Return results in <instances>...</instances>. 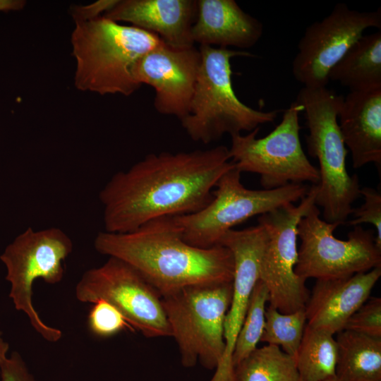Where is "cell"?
Here are the masks:
<instances>
[{"instance_id":"6da1fadb","label":"cell","mask_w":381,"mask_h":381,"mask_svg":"<svg viewBox=\"0 0 381 381\" xmlns=\"http://www.w3.org/2000/svg\"><path fill=\"white\" fill-rule=\"evenodd\" d=\"M234 167L229 148L151 153L114 174L99 193L104 231L126 233L163 217L205 207L219 178Z\"/></svg>"},{"instance_id":"7a4b0ae2","label":"cell","mask_w":381,"mask_h":381,"mask_svg":"<svg viewBox=\"0 0 381 381\" xmlns=\"http://www.w3.org/2000/svg\"><path fill=\"white\" fill-rule=\"evenodd\" d=\"M96 250L136 270L162 296L185 286L233 281L231 252L218 244L193 246L183 238L174 217L152 219L126 233L100 231Z\"/></svg>"},{"instance_id":"3957f363","label":"cell","mask_w":381,"mask_h":381,"mask_svg":"<svg viewBox=\"0 0 381 381\" xmlns=\"http://www.w3.org/2000/svg\"><path fill=\"white\" fill-rule=\"evenodd\" d=\"M162 42L155 33L104 16L75 21L71 36L75 87L101 95H131L142 86L134 76L137 63Z\"/></svg>"},{"instance_id":"277c9868","label":"cell","mask_w":381,"mask_h":381,"mask_svg":"<svg viewBox=\"0 0 381 381\" xmlns=\"http://www.w3.org/2000/svg\"><path fill=\"white\" fill-rule=\"evenodd\" d=\"M343 99L327 87H303L295 101L302 106L306 120L308 152L319 162L315 204L322 208L325 221L340 224L352 214L361 190L357 175L350 176L346 170L348 151L338 122Z\"/></svg>"},{"instance_id":"5b68a950","label":"cell","mask_w":381,"mask_h":381,"mask_svg":"<svg viewBox=\"0 0 381 381\" xmlns=\"http://www.w3.org/2000/svg\"><path fill=\"white\" fill-rule=\"evenodd\" d=\"M201 61L188 114L181 121L194 141L207 144L273 122L281 111H262L243 103L232 85L231 59L245 51L201 45Z\"/></svg>"},{"instance_id":"8992f818","label":"cell","mask_w":381,"mask_h":381,"mask_svg":"<svg viewBox=\"0 0 381 381\" xmlns=\"http://www.w3.org/2000/svg\"><path fill=\"white\" fill-rule=\"evenodd\" d=\"M232 294V282L185 286L161 296L171 336L185 367L198 361L217 369L225 352L224 322Z\"/></svg>"},{"instance_id":"52a82bcc","label":"cell","mask_w":381,"mask_h":381,"mask_svg":"<svg viewBox=\"0 0 381 381\" xmlns=\"http://www.w3.org/2000/svg\"><path fill=\"white\" fill-rule=\"evenodd\" d=\"M241 174L234 165L219 178L205 207L193 214L174 216L187 243L202 248L218 245L234 226L301 200L310 188L303 183H290L274 189H248L241 183Z\"/></svg>"},{"instance_id":"ba28073f","label":"cell","mask_w":381,"mask_h":381,"mask_svg":"<svg viewBox=\"0 0 381 381\" xmlns=\"http://www.w3.org/2000/svg\"><path fill=\"white\" fill-rule=\"evenodd\" d=\"M73 247L71 238L59 228L35 230L29 227L0 256L6 267V279L11 284L9 297L15 308L23 312L33 329L49 342L58 341L62 332L47 325L40 317L32 302L33 283L37 279L49 284L61 282L64 262Z\"/></svg>"},{"instance_id":"9c48e42d","label":"cell","mask_w":381,"mask_h":381,"mask_svg":"<svg viewBox=\"0 0 381 381\" xmlns=\"http://www.w3.org/2000/svg\"><path fill=\"white\" fill-rule=\"evenodd\" d=\"M303 110L296 102L283 114L281 122L266 136L257 138L260 127L248 134L231 135V160L241 172L258 174L265 189L290 183L318 184V169L306 157L301 145L298 116Z\"/></svg>"},{"instance_id":"30bf717a","label":"cell","mask_w":381,"mask_h":381,"mask_svg":"<svg viewBox=\"0 0 381 381\" xmlns=\"http://www.w3.org/2000/svg\"><path fill=\"white\" fill-rule=\"evenodd\" d=\"M320 214L314 204L298 224L296 275L305 280L337 279L381 267L374 230L355 226L347 240H340L333 234L340 224L327 222Z\"/></svg>"},{"instance_id":"8fae6325","label":"cell","mask_w":381,"mask_h":381,"mask_svg":"<svg viewBox=\"0 0 381 381\" xmlns=\"http://www.w3.org/2000/svg\"><path fill=\"white\" fill-rule=\"evenodd\" d=\"M317 194L312 185L298 205L292 203L260 215L265 241L260 265V280L269 294V306L282 313L305 308L309 291L305 279L296 274L298 259L297 226L308 212Z\"/></svg>"},{"instance_id":"7c38bea8","label":"cell","mask_w":381,"mask_h":381,"mask_svg":"<svg viewBox=\"0 0 381 381\" xmlns=\"http://www.w3.org/2000/svg\"><path fill=\"white\" fill-rule=\"evenodd\" d=\"M75 293L82 303L108 301L147 338L171 336L159 294L136 270L118 258L109 257L101 266L85 271Z\"/></svg>"},{"instance_id":"4fadbf2b","label":"cell","mask_w":381,"mask_h":381,"mask_svg":"<svg viewBox=\"0 0 381 381\" xmlns=\"http://www.w3.org/2000/svg\"><path fill=\"white\" fill-rule=\"evenodd\" d=\"M369 28H381V9L361 12L338 3L330 13L308 25L292 62L294 78L304 87H327L329 73Z\"/></svg>"},{"instance_id":"5bb4252c","label":"cell","mask_w":381,"mask_h":381,"mask_svg":"<svg viewBox=\"0 0 381 381\" xmlns=\"http://www.w3.org/2000/svg\"><path fill=\"white\" fill-rule=\"evenodd\" d=\"M201 56L194 46L174 48L164 42L147 52L134 69L136 81L155 90L154 107L181 121L189 113Z\"/></svg>"},{"instance_id":"9a60e30c","label":"cell","mask_w":381,"mask_h":381,"mask_svg":"<svg viewBox=\"0 0 381 381\" xmlns=\"http://www.w3.org/2000/svg\"><path fill=\"white\" fill-rule=\"evenodd\" d=\"M265 241L263 228L258 224L241 230L230 229L220 238L230 250L234 262L232 294L224 322L225 352L211 381H232L231 355L249 300L260 279V265Z\"/></svg>"},{"instance_id":"2e32d148","label":"cell","mask_w":381,"mask_h":381,"mask_svg":"<svg viewBox=\"0 0 381 381\" xmlns=\"http://www.w3.org/2000/svg\"><path fill=\"white\" fill-rule=\"evenodd\" d=\"M197 10V0H118L104 16L155 33L169 47L187 48L194 46Z\"/></svg>"},{"instance_id":"e0dca14e","label":"cell","mask_w":381,"mask_h":381,"mask_svg":"<svg viewBox=\"0 0 381 381\" xmlns=\"http://www.w3.org/2000/svg\"><path fill=\"white\" fill-rule=\"evenodd\" d=\"M381 267L352 276L318 279L305 306L307 325L334 334L369 298Z\"/></svg>"},{"instance_id":"ac0fdd59","label":"cell","mask_w":381,"mask_h":381,"mask_svg":"<svg viewBox=\"0 0 381 381\" xmlns=\"http://www.w3.org/2000/svg\"><path fill=\"white\" fill-rule=\"evenodd\" d=\"M338 119L354 169L369 163L381 167V89L350 92L344 97Z\"/></svg>"},{"instance_id":"d6986e66","label":"cell","mask_w":381,"mask_h":381,"mask_svg":"<svg viewBox=\"0 0 381 381\" xmlns=\"http://www.w3.org/2000/svg\"><path fill=\"white\" fill-rule=\"evenodd\" d=\"M192 28L193 42L201 45L248 49L260 39L263 26L234 0H197Z\"/></svg>"},{"instance_id":"ffe728a7","label":"cell","mask_w":381,"mask_h":381,"mask_svg":"<svg viewBox=\"0 0 381 381\" xmlns=\"http://www.w3.org/2000/svg\"><path fill=\"white\" fill-rule=\"evenodd\" d=\"M350 92L381 89V32L363 35L346 52L329 73Z\"/></svg>"},{"instance_id":"44dd1931","label":"cell","mask_w":381,"mask_h":381,"mask_svg":"<svg viewBox=\"0 0 381 381\" xmlns=\"http://www.w3.org/2000/svg\"><path fill=\"white\" fill-rule=\"evenodd\" d=\"M335 339L338 381H381V338L343 329Z\"/></svg>"},{"instance_id":"7402d4cb","label":"cell","mask_w":381,"mask_h":381,"mask_svg":"<svg viewBox=\"0 0 381 381\" xmlns=\"http://www.w3.org/2000/svg\"><path fill=\"white\" fill-rule=\"evenodd\" d=\"M337 359L334 334L306 325L295 358L298 381H324L335 377Z\"/></svg>"},{"instance_id":"603a6c76","label":"cell","mask_w":381,"mask_h":381,"mask_svg":"<svg viewBox=\"0 0 381 381\" xmlns=\"http://www.w3.org/2000/svg\"><path fill=\"white\" fill-rule=\"evenodd\" d=\"M232 381H298V375L294 358L266 344L234 367Z\"/></svg>"},{"instance_id":"cb8c5ba5","label":"cell","mask_w":381,"mask_h":381,"mask_svg":"<svg viewBox=\"0 0 381 381\" xmlns=\"http://www.w3.org/2000/svg\"><path fill=\"white\" fill-rule=\"evenodd\" d=\"M307 325L305 308L282 313L268 306L260 341L279 346L295 359Z\"/></svg>"},{"instance_id":"d4e9b609","label":"cell","mask_w":381,"mask_h":381,"mask_svg":"<svg viewBox=\"0 0 381 381\" xmlns=\"http://www.w3.org/2000/svg\"><path fill=\"white\" fill-rule=\"evenodd\" d=\"M268 300V291L259 279L252 291L243 321L235 341L231 355L233 368L251 353L260 341Z\"/></svg>"},{"instance_id":"484cf974","label":"cell","mask_w":381,"mask_h":381,"mask_svg":"<svg viewBox=\"0 0 381 381\" xmlns=\"http://www.w3.org/2000/svg\"><path fill=\"white\" fill-rule=\"evenodd\" d=\"M87 318L90 331L96 337L107 338L127 328L133 329L121 312L104 300L93 303Z\"/></svg>"},{"instance_id":"4316f807","label":"cell","mask_w":381,"mask_h":381,"mask_svg":"<svg viewBox=\"0 0 381 381\" xmlns=\"http://www.w3.org/2000/svg\"><path fill=\"white\" fill-rule=\"evenodd\" d=\"M344 329L381 338V298H369L349 318Z\"/></svg>"},{"instance_id":"83f0119b","label":"cell","mask_w":381,"mask_h":381,"mask_svg":"<svg viewBox=\"0 0 381 381\" xmlns=\"http://www.w3.org/2000/svg\"><path fill=\"white\" fill-rule=\"evenodd\" d=\"M360 195L364 197V203L353 209V219L348 224L353 226L363 223L373 224L376 229V245L381 249V194L374 188L364 187L361 188Z\"/></svg>"},{"instance_id":"f1b7e54d","label":"cell","mask_w":381,"mask_h":381,"mask_svg":"<svg viewBox=\"0 0 381 381\" xmlns=\"http://www.w3.org/2000/svg\"><path fill=\"white\" fill-rule=\"evenodd\" d=\"M1 381H37L21 355L13 351L0 365Z\"/></svg>"},{"instance_id":"f546056e","label":"cell","mask_w":381,"mask_h":381,"mask_svg":"<svg viewBox=\"0 0 381 381\" xmlns=\"http://www.w3.org/2000/svg\"><path fill=\"white\" fill-rule=\"evenodd\" d=\"M118 0H101L88 6H74L71 8V16L75 21L87 20L100 16L110 10Z\"/></svg>"},{"instance_id":"4dcf8cb0","label":"cell","mask_w":381,"mask_h":381,"mask_svg":"<svg viewBox=\"0 0 381 381\" xmlns=\"http://www.w3.org/2000/svg\"><path fill=\"white\" fill-rule=\"evenodd\" d=\"M25 5L23 0H0V11H19Z\"/></svg>"},{"instance_id":"1f68e13d","label":"cell","mask_w":381,"mask_h":381,"mask_svg":"<svg viewBox=\"0 0 381 381\" xmlns=\"http://www.w3.org/2000/svg\"><path fill=\"white\" fill-rule=\"evenodd\" d=\"M2 332L0 330V365L7 358V352L9 349V344L4 341L2 337Z\"/></svg>"},{"instance_id":"d6a6232c","label":"cell","mask_w":381,"mask_h":381,"mask_svg":"<svg viewBox=\"0 0 381 381\" xmlns=\"http://www.w3.org/2000/svg\"><path fill=\"white\" fill-rule=\"evenodd\" d=\"M324 381H338L335 377L329 378L327 380H325Z\"/></svg>"}]
</instances>
